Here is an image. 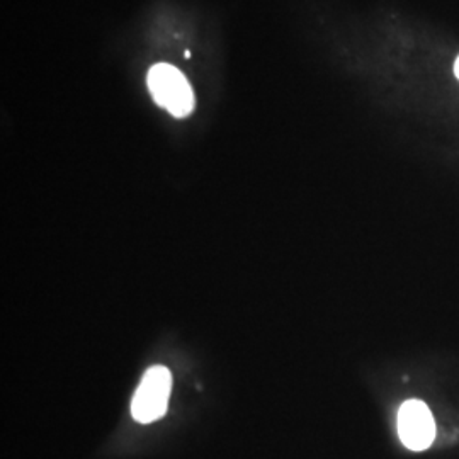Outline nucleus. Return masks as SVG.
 Returning <instances> with one entry per match:
<instances>
[{"label":"nucleus","mask_w":459,"mask_h":459,"mask_svg":"<svg viewBox=\"0 0 459 459\" xmlns=\"http://www.w3.org/2000/svg\"><path fill=\"white\" fill-rule=\"evenodd\" d=\"M147 85L153 100L176 117H186L195 109V92L181 70L159 64L148 70Z\"/></svg>","instance_id":"f257e3e1"},{"label":"nucleus","mask_w":459,"mask_h":459,"mask_svg":"<svg viewBox=\"0 0 459 459\" xmlns=\"http://www.w3.org/2000/svg\"><path fill=\"white\" fill-rule=\"evenodd\" d=\"M172 392V375L165 366H152L142 377L132 402L133 419L150 424L164 417Z\"/></svg>","instance_id":"f03ea898"},{"label":"nucleus","mask_w":459,"mask_h":459,"mask_svg":"<svg viewBox=\"0 0 459 459\" xmlns=\"http://www.w3.org/2000/svg\"><path fill=\"white\" fill-rule=\"evenodd\" d=\"M398 434L411 451H424L436 437L434 417L426 403L409 400L398 411Z\"/></svg>","instance_id":"7ed1b4c3"},{"label":"nucleus","mask_w":459,"mask_h":459,"mask_svg":"<svg viewBox=\"0 0 459 459\" xmlns=\"http://www.w3.org/2000/svg\"><path fill=\"white\" fill-rule=\"evenodd\" d=\"M455 75L458 77L459 81V56L456 58V62H455Z\"/></svg>","instance_id":"20e7f679"}]
</instances>
